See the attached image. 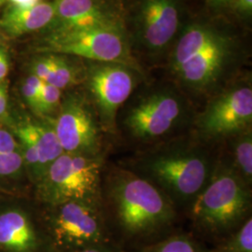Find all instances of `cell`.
<instances>
[{
	"instance_id": "6da1fadb",
	"label": "cell",
	"mask_w": 252,
	"mask_h": 252,
	"mask_svg": "<svg viewBox=\"0 0 252 252\" xmlns=\"http://www.w3.org/2000/svg\"><path fill=\"white\" fill-rule=\"evenodd\" d=\"M219 153V146L208 144L189 131L139 150L123 166L161 189L177 210L189 209L210 180Z\"/></svg>"
},
{
	"instance_id": "7a4b0ae2",
	"label": "cell",
	"mask_w": 252,
	"mask_h": 252,
	"mask_svg": "<svg viewBox=\"0 0 252 252\" xmlns=\"http://www.w3.org/2000/svg\"><path fill=\"white\" fill-rule=\"evenodd\" d=\"M102 204L108 220L127 238L159 233L174 223L178 213L161 189L123 165L105 166Z\"/></svg>"
},
{
	"instance_id": "3957f363",
	"label": "cell",
	"mask_w": 252,
	"mask_h": 252,
	"mask_svg": "<svg viewBox=\"0 0 252 252\" xmlns=\"http://www.w3.org/2000/svg\"><path fill=\"white\" fill-rule=\"evenodd\" d=\"M252 198V187L220 152L210 180L188 209L189 217L202 232L224 237L251 217Z\"/></svg>"
},
{
	"instance_id": "277c9868",
	"label": "cell",
	"mask_w": 252,
	"mask_h": 252,
	"mask_svg": "<svg viewBox=\"0 0 252 252\" xmlns=\"http://www.w3.org/2000/svg\"><path fill=\"white\" fill-rule=\"evenodd\" d=\"M231 52L230 40L215 28L201 24L189 26L175 48L172 72L188 90L213 92L225 74Z\"/></svg>"
},
{
	"instance_id": "5b68a950",
	"label": "cell",
	"mask_w": 252,
	"mask_h": 252,
	"mask_svg": "<svg viewBox=\"0 0 252 252\" xmlns=\"http://www.w3.org/2000/svg\"><path fill=\"white\" fill-rule=\"evenodd\" d=\"M192 123L180 94L159 89L140 97L127 109L116 123V135L141 150L188 133Z\"/></svg>"
},
{
	"instance_id": "8992f818",
	"label": "cell",
	"mask_w": 252,
	"mask_h": 252,
	"mask_svg": "<svg viewBox=\"0 0 252 252\" xmlns=\"http://www.w3.org/2000/svg\"><path fill=\"white\" fill-rule=\"evenodd\" d=\"M104 155L63 153L41 179L46 200L57 206L69 201L102 204Z\"/></svg>"
},
{
	"instance_id": "52a82bcc",
	"label": "cell",
	"mask_w": 252,
	"mask_h": 252,
	"mask_svg": "<svg viewBox=\"0 0 252 252\" xmlns=\"http://www.w3.org/2000/svg\"><path fill=\"white\" fill-rule=\"evenodd\" d=\"M50 220L51 252H70L113 242L103 205L69 201L55 206Z\"/></svg>"
},
{
	"instance_id": "ba28073f",
	"label": "cell",
	"mask_w": 252,
	"mask_h": 252,
	"mask_svg": "<svg viewBox=\"0 0 252 252\" xmlns=\"http://www.w3.org/2000/svg\"><path fill=\"white\" fill-rule=\"evenodd\" d=\"M252 126V87L238 84L210 100L193 119L190 131L208 144L219 146L231 135Z\"/></svg>"
},
{
	"instance_id": "9c48e42d",
	"label": "cell",
	"mask_w": 252,
	"mask_h": 252,
	"mask_svg": "<svg viewBox=\"0 0 252 252\" xmlns=\"http://www.w3.org/2000/svg\"><path fill=\"white\" fill-rule=\"evenodd\" d=\"M47 50L99 63L127 64L128 54L122 27H100L54 30L47 38Z\"/></svg>"
},
{
	"instance_id": "30bf717a",
	"label": "cell",
	"mask_w": 252,
	"mask_h": 252,
	"mask_svg": "<svg viewBox=\"0 0 252 252\" xmlns=\"http://www.w3.org/2000/svg\"><path fill=\"white\" fill-rule=\"evenodd\" d=\"M135 86V72L127 64L100 63L91 70L89 87L105 135H116L119 111L130 98Z\"/></svg>"
},
{
	"instance_id": "8fae6325",
	"label": "cell",
	"mask_w": 252,
	"mask_h": 252,
	"mask_svg": "<svg viewBox=\"0 0 252 252\" xmlns=\"http://www.w3.org/2000/svg\"><path fill=\"white\" fill-rule=\"evenodd\" d=\"M53 126L63 153L89 156L102 154V127L83 101L67 100Z\"/></svg>"
},
{
	"instance_id": "7c38bea8",
	"label": "cell",
	"mask_w": 252,
	"mask_h": 252,
	"mask_svg": "<svg viewBox=\"0 0 252 252\" xmlns=\"http://www.w3.org/2000/svg\"><path fill=\"white\" fill-rule=\"evenodd\" d=\"M138 24L140 37L152 50H161L172 40L180 26L177 0H143Z\"/></svg>"
},
{
	"instance_id": "4fadbf2b",
	"label": "cell",
	"mask_w": 252,
	"mask_h": 252,
	"mask_svg": "<svg viewBox=\"0 0 252 252\" xmlns=\"http://www.w3.org/2000/svg\"><path fill=\"white\" fill-rule=\"evenodd\" d=\"M55 30L121 27L115 15L99 0H54Z\"/></svg>"
},
{
	"instance_id": "5bb4252c",
	"label": "cell",
	"mask_w": 252,
	"mask_h": 252,
	"mask_svg": "<svg viewBox=\"0 0 252 252\" xmlns=\"http://www.w3.org/2000/svg\"><path fill=\"white\" fill-rule=\"evenodd\" d=\"M41 241L27 215L20 211L0 214V251L38 252Z\"/></svg>"
},
{
	"instance_id": "9a60e30c",
	"label": "cell",
	"mask_w": 252,
	"mask_h": 252,
	"mask_svg": "<svg viewBox=\"0 0 252 252\" xmlns=\"http://www.w3.org/2000/svg\"><path fill=\"white\" fill-rule=\"evenodd\" d=\"M54 2H40L31 7H9L2 18L0 26L12 36H19L42 29L54 21Z\"/></svg>"
},
{
	"instance_id": "2e32d148",
	"label": "cell",
	"mask_w": 252,
	"mask_h": 252,
	"mask_svg": "<svg viewBox=\"0 0 252 252\" xmlns=\"http://www.w3.org/2000/svg\"><path fill=\"white\" fill-rule=\"evenodd\" d=\"M219 148L234 171L252 187V126L226 138L219 145Z\"/></svg>"
},
{
	"instance_id": "e0dca14e",
	"label": "cell",
	"mask_w": 252,
	"mask_h": 252,
	"mask_svg": "<svg viewBox=\"0 0 252 252\" xmlns=\"http://www.w3.org/2000/svg\"><path fill=\"white\" fill-rule=\"evenodd\" d=\"M36 147L42 178L51 164L63 153L53 124L28 123L21 126ZM41 178V179H42Z\"/></svg>"
},
{
	"instance_id": "ac0fdd59",
	"label": "cell",
	"mask_w": 252,
	"mask_h": 252,
	"mask_svg": "<svg viewBox=\"0 0 252 252\" xmlns=\"http://www.w3.org/2000/svg\"><path fill=\"white\" fill-rule=\"evenodd\" d=\"M138 252H210L189 234H172L143 246Z\"/></svg>"
},
{
	"instance_id": "d6986e66",
	"label": "cell",
	"mask_w": 252,
	"mask_h": 252,
	"mask_svg": "<svg viewBox=\"0 0 252 252\" xmlns=\"http://www.w3.org/2000/svg\"><path fill=\"white\" fill-rule=\"evenodd\" d=\"M210 252H252V219L249 217L234 232L223 237Z\"/></svg>"
},
{
	"instance_id": "ffe728a7",
	"label": "cell",
	"mask_w": 252,
	"mask_h": 252,
	"mask_svg": "<svg viewBox=\"0 0 252 252\" xmlns=\"http://www.w3.org/2000/svg\"><path fill=\"white\" fill-rule=\"evenodd\" d=\"M75 81L72 67L64 59L52 55V67L46 83L54 85L60 90L70 86Z\"/></svg>"
},
{
	"instance_id": "44dd1931",
	"label": "cell",
	"mask_w": 252,
	"mask_h": 252,
	"mask_svg": "<svg viewBox=\"0 0 252 252\" xmlns=\"http://www.w3.org/2000/svg\"><path fill=\"white\" fill-rule=\"evenodd\" d=\"M61 96L62 90L45 82L40 94L38 112L49 114L54 111L60 105Z\"/></svg>"
},
{
	"instance_id": "7402d4cb",
	"label": "cell",
	"mask_w": 252,
	"mask_h": 252,
	"mask_svg": "<svg viewBox=\"0 0 252 252\" xmlns=\"http://www.w3.org/2000/svg\"><path fill=\"white\" fill-rule=\"evenodd\" d=\"M44 81L36 78L35 75H30L23 84L22 91L28 105L38 112L39 100Z\"/></svg>"
},
{
	"instance_id": "603a6c76",
	"label": "cell",
	"mask_w": 252,
	"mask_h": 252,
	"mask_svg": "<svg viewBox=\"0 0 252 252\" xmlns=\"http://www.w3.org/2000/svg\"><path fill=\"white\" fill-rule=\"evenodd\" d=\"M23 157L17 152L0 153V176H10L21 169Z\"/></svg>"
},
{
	"instance_id": "cb8c5ba5",
	"label": "cell",
	"mask_w": 252,
	"mask_h": 252,
	"mask_svg": "<svg viewBox=\"0 0 252 252\" xmlns=\"http://www.w3.org/2000/svg\"><path fill=\"white\" fill-rule=\"evenodd\" d=\"M52 67V56L37 60L33 66V75L46 82Z\"/></svg>"
},
{
	"instance_id": "d4e9b609",
	"label": "cell",
	"mask_w": 252,
	"mask_h": 252,
	"mask_svg": "<svg viewBox=\"0 0 252 252\" xmlns=\"http://www.w3.org/2000/svg\"><path fill=\"white\" fill-rule=\"evenodd\" d=\"M18 146L9 132L0 130V153H9L17 152Z\"/></svg>"
},
{
	"instance_id": "484cf974",
	"label": "cell",
	"mask_w": 252,
	"mask_h": 252,
	"mask_svg": "<svg viewBox=\"0 0 252 252\" xmlns=\"http://www.w3.org/2000/svg\"><path fill=\"white\" fill-rule=\"evenodd\" d=\"M70 252H126L124 249L118 245L115 241L110 242V243L103 244V245H98V246H94L90 248L82 249L79 251H74Z\"/></svg>"
},
{
	"instance_id": "4316f807",
	"label": "cell",
	"mask_w": 252,
	"mask_h": 252,
	"mask_svg": "<svg viewBox=\"0 0 252 252\" xmlns=\"http://www.w3.org/2000/svg\"><path fill=\"white\" fill-rule=\"evenodd\" d=\"M239 14L251 16L252 13V0H234L231 5Z\"/></svg>"
},
{
	"instance_id": "83f0119b",
	"label": "cell",
	"mask_w": 252,
	"mask_h": 252,
	"mask_svg": "<svg viewBox=\"0 0 252 252\" xmlns=\"http://www.w3.org/2000/svg\"><path fill=\"white\" fill-rule=\"evenodd\" d=\"M8 113V94L6 87L0 83V120L7 116Z\"/></svg>"
},
{
	"instance_id": "f1b7e54d",
	"label": "cell",
	"mask_w": 252,
	"mask_h": 252,
	"mask_svg": "<svg viewBox=\"0 0 252 252\" xmlns=\"http://www.w3.org/2000/svg\"><path fill=\"white\" fill-rule=\"evenodd\" d=\"M9 68L7 54L4 51L0 50V81L6 78L9 73Z\"/></svg>"
},
{
	"instance_id": "f546056e",
	"label": "cell",
	"mask_w": 252,
	"mask_h": 252,
	"mask_svg": "<svg viewBox=\"0 0 252 252\" xmlns=\"http://www.w3.org/2000/svg\"><path fill=\"white\" fill-rule=\"evenodd\" d=\"M12 7H31L36 5L40 2H43L42 0H9Z\"/></svg>"
},
{
	"instance_id": "4dcf8cb0",
	"label": "cell",
	"mask_w": 252,
	"mask_h": 252,
	"mask_svg": "<svg viewBox=\"0 0 252 252\" xmlns=\"http://www.w3.org/2000/svg\"><path fill=\"white\" fill-rule=\"evenodd\" d=\"M209 4L215 8H223L231 6L234 0H208Z\"/></svg>"
},
{
	"instance_id": "1f68e13d",
	"label": "cell",
	"mask_w": 252,
	"mask_h": 252,
	"mask_svg": "<svg viewBox=\"0 0 252 252\" xmlns=\"http://www.w3.org/2000/svg\"><path fill=\"white\" fill-rule=\"evenodd\" d=\"M4 1H5V0H0V6H1V5L4 3Z\"/></svg>"
}]
</instances>
